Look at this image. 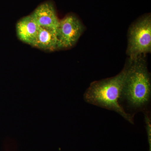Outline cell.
<instances>
[{"label": "cell", "instance_id": "6da1fadb", "mask_svg": "<svg viewBox=\"0 0 151 151\" xmlns=\"http://www.w3.org/2000/svg\"><path fill=\"white\" fill-rule=\"evenodd\" d=\"M128 68L127 61L124 69L118 75L92 82L86 89L84 97L87 103L115 111L133 124V116L127 113L119 103Z\"/></svg>", "mask_w": 151, "mask_h": 151}, {"label": "cell", "instance_id": "7a4b0ae2", "mask_svg": "<svg viewBox=\"0 0 151 151\" xmlns=\"http://www.w3.org/2000/svg\"><path fill=\"white\" fill-rule=\"evenodd\" d=\"M145 56L141 55L128 60V70L121 98L126 100L130 108L135 110H143L150 99V76Z\"/></svg>", "mask_w": 151, "mask_h": 151}, {"label": "cell", "instance_id": "3957f363", "mask_svg": "<svg viewBox=\"0 0 151 151\" xmlns=\"http://www.w3.org/2000/svg\"><path fill=\"white\" fill-rule=\"evenodd\" d=\"M151 51V17L150 15H148L130 27L127 53L129 58L134 59L141 55H146Z\"/></svg>", "mask_w": 151, "mask_h": 151}, {"label": "cell", "instance_id": "277c9868", "mask_svg": "<svg viewBox=\"0 0 151 151\" xmlns=\"http://www.w3.org/2000/svg\"><path fill=\"white\" fill-rule=\"evenodd\" d=\"M84 30V25L74 15L69 14L60 19L56 29L57 50L74 46Z\"/></svg>", "mask_w": 151, "mask_h": 151}, {"label": "cell", "instance_id": "5b68a950", "mask_svg": "<svg viewBox=\"0 0 151 151\" xmlns=\"http://www.w3.org/2000/svg\"><path fill=\"white\" fill-rule=\"evenodd\" d=\"M30 15L40 27L56 30L60 19L51 2L46 1L41 4Z\"/></svg>", "mask_w": 151, "mask_h": 151}, {"label": "cell", "instance_id": "8992f818", "mask_svg": "<svg viewBox=\"0 0 151 151\" xmlns=\"http://www.w3.org/2000/svg\"><path fill=\"white\" fill-rule=\"evenodd\" d=\"M40 28L31 15L24 17L17 22V36L22 42L33 46L37 37Z\"/></svg>", "mask_w": 151, "mask_h": 151}, {"label": "cell", "instance_id": "52a82bcc", "mask_svg": "<svg viewBox=\"0 0 151 151\" xmlns=\"http://www.w3.org/2000/svg\"><path fill=\"white\" fill-rule=\"evenodd\" d=\"M33 47L45 51L52 52L57 50L56 30L40 27Z\"/></svg>", "mask_w": 151, "mask_h": 151}]
</instances>
